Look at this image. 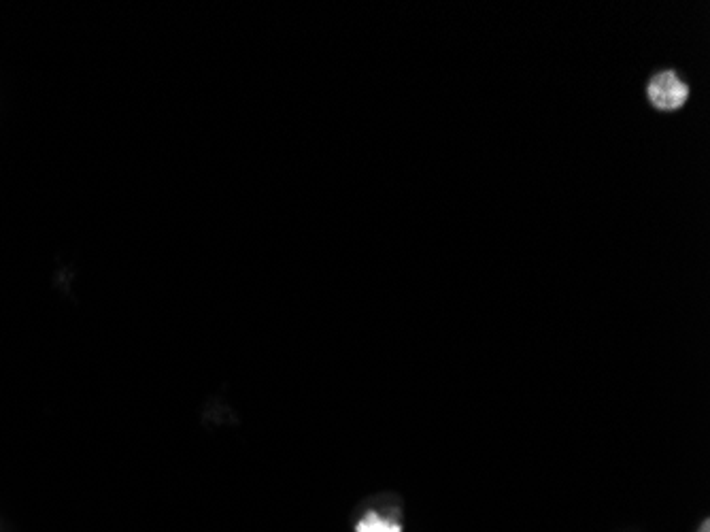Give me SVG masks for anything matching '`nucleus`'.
I'll return each mask as SVG.
<instances>
[{
  "label": "nucleus",
  "mask_w": 710,
  "mask_h": 532,
  "mask_svg": "<svg viewBox=\"0 0 710 532\" xmlns=\"http://www.w3.org/2000/svg\"><path fill=\"white\" fill-rule=\"evenodd\" d=\"M647 96L655 109L674 111V109H681L687 103L689 88L674 71H662L653 75V79L649 81Z\"/></svg>",
  "instance_id": "obj_1"
},
{
  "label": "nucleus",
  "mask_w": 710,
  "mask_h": 532,
  "mask_svg": "<svg viewBox=\"0 0 710 532\" xmlns=\"http://www.w3.org/2000/svg\"><path fill=\"white\" fill-rule=\"evenodd\" d=\"M355 530L358 532H402L398 524H394L392 520L381 518V515H377V513H368Z\"/></svg>",
  "instance_id": "obj_2"
},
{
  "label": "nucleus",
  "mask_w": 710,
  "mask_h": 532,
  "mask_svg": "<svg viewBox=\"0 0 710 532\" xmlns=\"http://www.w3.org/2000/svg\"><path fill=\"white\" fill-rule=\"evenodd\" d=\"M698 532H710V522L708 520H704L702 522V526H700V530Z\"/></svg>",
  "instance_id": "obj_3"
}]
</instances>
